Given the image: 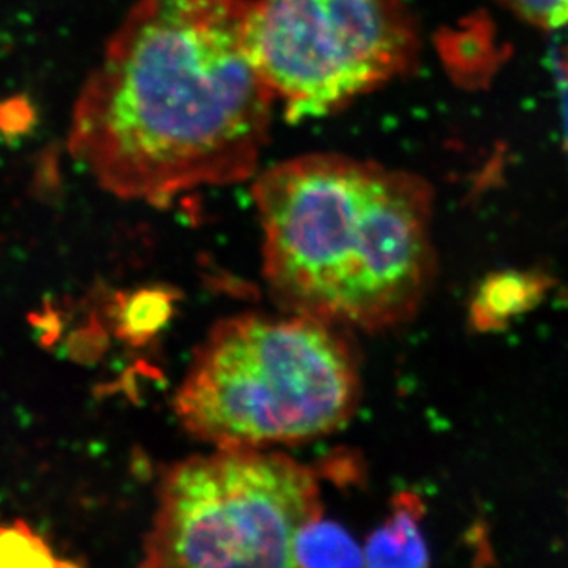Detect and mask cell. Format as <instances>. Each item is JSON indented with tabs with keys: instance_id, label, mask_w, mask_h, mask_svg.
<instances>
[{
	"instance_id": "1",
	"label": "cell",
	"mask_w": 568,
	"mask_h": 568,
	"mask_svg": "<svg viewBox=\"0 0 568 568\" xmlns=\"http://www.w3.org/2000/svg\"><path fill=\"white\" fill-rule=\"evenodd\" d=\"M250 0H138L82 85L69 149L103 190L164 207L253 181L276 108L246 41Z\"/></svg>"
},
{
	"instance_id": "2",
	"label": "cell",
	"mask_w": 568,
	"mask_h": 568,
	"mask_svg": "<svg viewBox=\"0 0 568 568\" xmlns=\"http://www.w3.org/2000/svg\"><path fill=\"white\" fill-rule=\"evenodd\" d=\"M252 194L264 282L282 312L368 334L420 312L437 272L420 178L313 152L261 168Z\"/></svg>"
},
{
	"instance_id": "3",
	"label": "cell",
	"mask_w": 568,
	"mask_h": 568,
	"mask_svg": "<svg viewBox=\"0 0 568 568\" xmlns=\"http://www.w3.org/2000/svg\"><path fill=\"white\" fill-rule=\"evenodd\" d=\"M361 396V362L346 328L287 312L245 313L209 332L173 405L194 439L272 448L338 432Z\"/></svg>"
},
{
	"instance_id": "4",
	"label": "cell",
	"mask_w": 568,
	"mask_h": 568,
	"mask_svg": "<svg viewBox=\"0 0 568 568\" xmlns=\"http://www.w3.org/2000/svg\"><path fill=\"white\" fill-rule=\"evenodd\" d=\"M323 517L310 467L268 448H220L166 469L142 567H293L298 530Z\"/></svg>"
},
{
	"instance_id": "5",
	"label": "cell",
	"mask_w": 568,
	"mask_h": 568,
	"mask_svg": "<svg viewBox=\"0 0 568 568\" xmlns=\"http://www.w3.org/2000/svg\"><path fill=\"white\" fill-rule=\"evenodd\" d=\"M246 41L293 123L335 114L405 77L420 51L402 0H250Z\"/></svg>"
},
{
	"instance_id": "6",
	"label": "cell",
	"mask_w": 568,
	"mask_h": 568,
	"mask_svg": "<svg viewBox=\"0 0 568 568\" xmlns=\"http://www.w3.org/2000/svg\"><path fill=\"white\" fill-rule=\"evenodd\" d=\"M555 280L537 271H500L481 280L470 298L469 324L480 334L506 331L511 321L536 310Z\"/></svg>"
},
{
	"instance_id": "7",
	"label": "cell",
	"mask_w": 568,
	"mask_h": 568,
	"mask_svg": "<svg viewBox=\"0 0 568 568\" xmlns=\"http://www.w3.org/2000/svg\"><path fill=\"white\" fill-rule=\"evenodd\" d=\"M424 514L425 507L420 497L414 493L396 495L392 504V514L366 540L365 566H428V545L420 528Z\"/></svg>"
},
{
	"instance_id": "8",
	"label": "cell",
	"mask_w": 568,
	"mask_h": 568,
	"mask_svg": "<svg viewBox=\"0 0 568 568\" xmlns=\"http://www.w3.org/2000/svg\"><path fill=\"white\" fill-rule=\"evenodd\" d=\"M364 549L336 523L317 518L298 530L293 547V567H361Z\"/></svg>"
},
{
	"instance_id": "9",
	"label": "cell",
	"mask_w": 568,
	"mask_h": 568,
	"mask_svg": "<svg viewBox=\"0 0 568 568\" xmlns=\"http://www.w3.org/2000/svg\"><path fill=\"white\" fill-rule=\"evenodd\" d=\"M173 302L164 290H141L126 295L119 304V336L134 345L148 342L173 315Z\"/></svg>"
},
{
	"instance_id": "10",
	"label": "cell",
	"mask_w": 568,
	"mask_h": 568,
	"mask_svg": "<svg viewBox=\"0 0 568 568\" xmlns=\"http://www.w3.org/2000/svg\"><path fill=\"white\" fill-rule=\"evenodd\" d=\"M69 567L54 548L28 523L0 519V567Z\"/></svg>"
},
{
	"instance_id": "11",
	"label": "cell",
	"mask_w": 568,
	"mask_h": 568,
	"mask_svg": "<svg viewBox=\"0 0 568 568\" xmlns=\"http://www.w3.org/2000/svg\"><path fill=\"white\" fill-rule=\"evenodd\" d=\"M523 20L544 29L568 26V0H499Z\"/></svg>"
}]
</instances>
